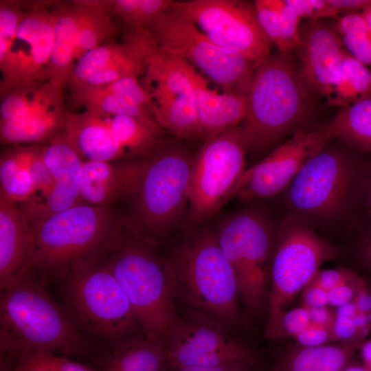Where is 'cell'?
I'll return each instance as SVG.
<instances>
[{"label": "cell", "mask_w": 371, "mask_h": 371, "mask_svg": "<svg viewBox=\"0 0 371 371\" xmlns=\"http://www.w3.org/2000/svg\"><path fill=\"white\" fill-rule=\"evenodd\" d=\"M46 276L29 271L1 290V361L33 352H89L86 338L49 295Z\"/></svg>", "instance_id": "cell-1"}, {"label": "cell", "mask_w": 371, "mask_h": 371, "mask_svg": "<svg viewBox=\"0 0 371 371\" xmlns=\"http://www.w3.org/2000/svg\"><path fill=\"white\" fill-rule=\"evenodd\" d=\"M194 155L179 142L146 157L124 230L154 247L183 227Z\"/></svg>", "instance_id": "cell-2"}, {"label": "cell", "mask_w": 371, "mask_h": 371, "mask_svg": "<svg viewBox=\"0 0 371 371\" xmlns=\"http://www.w3.org/2000/svg\"><path fill=\"white\" fill-rule=\"evenodd\" d=\"M126 295L148 337L166 342L180 317L166 261L122 228L99 255Z\"/></svg>", "instance_id": "cell-3"}, {"label": "cell", "mask_w": 371, "mask_h": 371, "mask_svg": "<svg viewBox=\"0 0 371 371\" xmlns=\"http://www.w3.org/2000/svg\"><path fill=\"white\" fill-rule=\"evenodd\" d=\"M166 262L175 297L223 326L238 324L236 280L216 232L191 233Z\"/></svg>", "instance_id": "cell-4"}, {"label": "cell", "mask_w": 371, "mask_h": 371, "mask_svg": "<svg viewBox=\"0 0 371 371\" xmlns=\"http://www.w3.org/2000/svg\"><path fill=\"white\" fill-rule=\"evenodd\" d=\"M309 94L300 81L293 52L271 54L255 69L239 126L248 150L266 148L302 120Z\"/></svg>", "instance_id": "cell-5"}, {"label": "cell", "mask_w": 371, "mask_h": 371, "mask_svg": "<svg viewBox=\"0 0 371 371\" xmlns=\"http://www.w3.org/2000/svg\"><path fill=\"white\" fill-rule=\"evenodd\" d=\"M30 223L32 247L25 273L47 276L67 274L77 264L96 258L122 227L110 205L86 203Z\"/></svg>", "instance_id": "cell-6"}, {"label": "cell", "mask_w": 371, "mask_h": 371, "mask_svg": "<svg viewBox=\"0 0 371 371\" xmlns=\"http://www.w3.org/2000/svg\"><path fill=\"white\" fill-rule=\"evenodd\" d=\"M65 297L79 331L109 346L135 336L140 327L126 295L99 256L70 269Z\"/></svg>", "instance_id": "cell-7"}, {"label": "cell", "mask_w": 371, "mask_h": 371, "mask_svg": "<svg viewBox=\"0 0 371 371\" xmlns=\"http://www.w3.org/2000/svg\"><path fill=\"white\" fill-rule=\"evenodd\" d=\"M361 167L346 150L328 144L305 164L284 191L286 216L313 228L346 216Z\"/></svg>", "instance_id": "cell-8"}, {"label": "cell", "mask_w": 371, "mask_h": 371, "mask_svg": "<svg viewBox=\"0 0 371 371\" xmlns=\"http://www.w3.org/2000/svg\"><path fill=\"white\" fill-rule=\"evenodd\" d=\"M146 30L164 52L199 69L223 91L247 97L256 63L216 44L192 21L170 8Z\"/></svg>", "instance_id": "cell-9"}, {"label": "cell", "mask_w": 371, "mask_h": 371, "mask_svg": "<svg viewBox=\"0 0 371 371\" xmlns=\"http://www.w3.org/2000/svg\"><path fill=\"white\" fill-rule=\"evenodd\" d=\"M278 230L256 209L227 218L216 232L219 246L230 263L244 307L255 314L263 307Z\"/></svg>", "instance_id": "cell-10"}, {"label": "cell", "mask_w": 371, "mask_h": 371, "mask_svg": "<svg viewBox=\"0 0 371 371\" xmlns=\"http://www.w3.org/2000/svg\"><path fill=\"white\" fill-rule=\"evenodd\" d=\"M339 249L304 222L286 216L280 224L269 267V314L265 335L274 327L284 307L313 279Z\"/></svg>", "instance_id": "cell-11"}, {"label": "cell", "mask_w": 371, "mask_h": 371, "mask_svg": "<svg viewBox=\"0 0 371 371\" xmlns=\"http://www.w3.org/2000/svg\"><path fill=\"white\" fill-rule=\"evenodd\" d=\"M247 151L239 126L204 142L194 156L183 228H196L231 199Z\"/></svg>", "instance_id": "cell-12"}, {"label": "cell", "mask_w": 371, "mask_h": 371, "mask_svg": "<svg viewBox=\"0 0 371 371\" xmlns=\"http://www.w3.org/2000/svg\"><path fill=\"white\" fill-rule=\"evenodd\" d=\"M170 10L192 21L216 44L256 64L271 54L272 43L259 24L254 3L239 0L173 1Z\"/></svg>", "instance_id": "cell-13"}, {"label": "cell", "mask_w": 371, "mask_h": 371, "mask_svg": "<svg viewBox=\"0 0 371 371\" xmlns=\"http://www.w3.org/2000/svg\"><path fill=\"white\" fill-rule=\"evenodd\" d=\"M55 9L56 1H25L10 52L0 63L1 94L49 80Z\"/></svg>", "instance_id": "cell-14"}, {"label": "cell", "mask_w": 371, "mask_h": 371, "mask_svg": "<svg viewBox=\"0 0 371 371\" xmlns=\"http://www.w3.org/2000/svg\"><path fill=\"white\" fill-rule=\"evenodd\" d=\"M333 139L326 124L295 131L264 159L244 170L231 198L251 201L284 192L305 164Z\"/></svg>", "instance_id": "cell-15"}, {"label": "cell", "mask_w": 371, "mask_h": 371, "mask_svg": "<svg viewBox=\"0 0 371 371\" xmlns=\"http://www.w3.org/2000/svg\"><path fill=\"white\" fill-rule=\"evenodd\" d=\"M166 345L168 368L214 366L233 361L257 365L252 351L229 336L222 324L194 311L179 318Z\"/></svg>", "instance_id": "cell-16"}, {"label": "cell", "mask_w": 371, "mask_h": 371, "mask_svg": "<svg viewBox=\"0 0 371 371\" xmlns=\"http://www.w3.org/2000/svg\"><path fill=\"white\" fill-rule=\"evenodd\" d=\"M293 53L297 75L306 92L326 100L346 53L335 23L305 20L300 25V43Z\"/></svg>", "instance_id": "cell-17"}, {"label": "cell", "mask_w": 371, "mask_h": 371, "mask_svg": "<svg viewBox=\"0 0 371 371\" xmlns=\"http://www.w3.org/2000/svg\"><path fill=\"white\" fill-rule=\"evenodd\" d=\"M43 158L53 188L41 203L22 210L30 223L83 203L80 196L82 159L59 134L42 144Z\"/></svg>", "instance_id": "cell-18"}, {"label": "cell", "mask_w": 371, "mask_h": 371, "mask_svg": "<svg viewBox=\"0 0 371 371\" xmlns=\"http://www.w3.org/2000/svg\"><path fill=\"white\" fill-rule=\"evenodd\" d=\"M174 58L190 82L202 139L205 142L238 127L246 116L247 97L225 91L219 93L210 87L207 80L191 64Z\"/></svg>", "instance_id": "cell-19"}, {"label": "cell", "mask_w": 371, "mask_h": 371, "mask_svg": "<svg viewBox=\"0 0 371 371\" xmlns=\"http://www.w3.org/2000/svg\"><path fill=\"white\" fill-rule=\"evenodd\" d=\"M146 158L114 163L82 160L80 196L83 203L110 205L131 199L136 191Z\"/></svg>", "instance_id": "cell-20"}, {"label": "cell", "mask_w": 371, "mask_h": 371, "mask_svg": "<svg viewBox=\"0 0 371 371\" xmlns=\"http://www.w3.org/2000/svg\"><path fill=\"white\" fill-rule=\"evenodd\" d=\"M59 134L83 161H115L129 157L113 133L107 117L87 111H67Z\"/></svg>", "instance_id": "cell-21"}, {"label": "cell", "mask_w": 371, "mask_h": 371, "mask_svg": "<svg viewBox=\"0 0 371 371\" xmlns=\"http://www.w3.org/2000/svg\"><path fill=\"white\" fill-rule=\"evenodd\" d=\"M32 247L29 221L16 202L0 193V286L25 274Z\"/></svg>", "instance_id": "cell-22"}, {"label": "cell", "mask_w": 371, "mask_h": 371, "mask_svg": "<svg viewBox=\"0 0 371 371\" xmlns=\"http://www.w3.org/2000/svg\"><path fill=\"white\" fill-rule=\"evenodd\" d=\"M83 13L81 0L56 1L48 80L65 86L75 64L76 45Z\"/></svg>", "instance_id": "cell-23"}, {"label": "cell", "mask_w": 371, "mask_h": 371, "mask_svg": "<svg viewBox=\"0 0 371 371\" xmlns=\"http://www.w3.org/2000/svg\"><path fill=\"white\" fill-rule=\"evenodd\" d=\"M100 364L102 371H166V345L135 335L111 346Z\"/></svg>", "instance_id": "cell-24"}, {"label": "cell", "mask_w": 371, "mask_h": 371, "mask_svg": "<svg viewBox=\"0 0 371 371\" xmlns=\"http://www.w3.org/2000/svg\"><path fill=\"white\" fill-rule=\"evenodd\" d=\"M67 112L63 98L21 120L0 122L1 144L18 146L47 143L61 130Z\"/></svg>", "instance_id": "cell-25"}, {"label": "cell", "mask_w": 371, "mask_h": 371, "mask_svg": "<svg viewBox=\"0 0 371 371\" xmlns=\"http://www.w3.org/2000/svg\"><path fill=\"white\" fill-rule=\"evenodd\" d=\"M356 344L294 346L284 352L276 371H343L349 365Z\"/></svg>", "instance_id": "cell-26"}, {"label": "cell", "mask_w": 371, "mask_h": 371, "mask_svg": "<svg viewBox=\"0 0 371 371\" xmlns=\"http://www.w3.org/2000/svg\"><path fill=\"white\" fill-rule=\"evenodd\" d=\"M254 5L259 24L282 53L291 52L300 43L301 19L285 0H256Z\"/></svg>", "instance_id": "cell-27"}, {"label": "cell", "mask_w": 371, "mask_h": 371, "mask_svg": "<svg viewBox=\"0 0 371 371\" xmlns=\"http://www.w3.org/2000/svg\"><path fill=\"white\" fill-rule=\"evenodd\" d=\"M111 129L129 157H148L165 142L164 129L152 117H107Z\"/></svg>", "instance_id": "cell-28"}, {"label": "cell", "mask_w": 371, "mask_h": 371, "mask_svg": "<svg viewBox=\"0 0 371 371\" xmlns=\"http://www.w3.org/2000/svg\"><path fill=\"white\" fill-rule=\"evenodd\" d=\"M63 87L46 80L1 94L0 122L16 121L46 109L63 98Z\"/></svg>", "instance_id": "cell-29"}, {"label": "cell", "mask_w": 371, "mask_h": 371, "mask_svg": "<svg viewBox=\"0 0 371 371\" xmlns=\"http://www.w3.org/2000/svg\"><path fill=\"white\" fill-rule=\"evenodd\" d=\"M326 126L334 139L371 153V92L341 108Z\"/></svg>", "instance_id": "cell-30"}, {"label": "cell", "mask_w": 371, "mask_h": 371, "mask_svg": "<svg viewBox=\"0 0 371 371\" xmlns=\"http://www.w3.org/2000/svg\"><path fill=\"white\" fill-rule=\"evenodd\" d=\"M371 92V70L347 51L331 83L326 102L345 107Z\"/></svg>", "instance_id": "cell-31"}, {"label": "cell", "mask_w": 371, "mask_h": 371, "mask_svg": "<svg viewBox=\"0 0 371 371\" xmlns=\"http://www.w3.org/2000/svg\"><path fill=\"white\" fill-rule=\"evenodd\" d=\"M70 102L102 117L128 115L154 118L152 111L122 96L95 87H69ZM155 119V118H154Z\"/></svg>", "instance_id": "cell-32"}, {"label": "cell", "mask_w": 371, "mask_h": 371, "mask_svg": "<svg viewBox=\"0 0 371 371\" xmlns=\"http://www.w3.org/2000/svg\"><path fill=\"white\" fill-rule=\"evenodd\" d=\"M0 184V193L19 205L30 203L35 199V188L26 166L24 146H16L1 153Z\"/></svg>", "instance_id": "cell-33"}, {"label": "cell", "mask_w": 371, "mask_h": 371, "mask_svg": "<svg viewBox=\"0 0 371 371\" xmlns=\"http://www.w3.org/2000/svg\"><path fill=\"white\" fill-rule=\"evenodd\" d=\"M83 13L78 34L75 63L86 52L113 41L119 29L110 12L98 5L95 0H81Z\"/></svg>", "instance_id": "cell-34"}, {"label": "cell", "mask_w": 371, "mask_h": 371, "mask_svg": "<svg viewBox=\"0 0 371 371\" xmlns=\"http://www.w3.org/2000/svg\"><path fill=\"white\" fill-rule=\"evenodd\" d=\"M95 3L122 19L130 29H146L170 10L171 0H95Z\"/></svg>", "instance_id": "cell-35"}, {"label": "cell", "mask_w": 371, "mask_h": 371, "mask_svg": "<svg viewBox=\"0 0 371 371\" xmlns=\"http://www.w3.org/2000/svg\"><path fill=\"white\" fill-rule=\"evenodd\" d=\"M132 55L125 43L111 41L84 54L74 64L67 85L82 83L89 76Z\"/></svg>", "instance_id": "cell-36"}, {"label": "cell", "mask_w": 371, "mask_h": 371, "mask_svg": "<svg viewBox=\"0 0 371 371\" xmlns=\"http://www.w3.org/2000/svg\"><path fill=\"white\" fill-rule=\"evenodd\" d=\"M335 23L346 51L371 70V27L361 12L339 16Z\"/></svg>", "instance_id": "cell-37"}, {"label": "cell", "mask_w": 371, "mask_h": 371, "mask_svg": "<svg viewBox=\"0 0 371 371\" xmlns=\"http://www.w3.org/2000/svg\"><path fill=\"white\" fill-rule=\"evenodd\" d=\"M25 160L27 170L35 188V199L30 203L19 205L21 210L43 203L53 188V179L42 153V144L24 146Z\"/></svg>", "instance_id": "cell-38"}, {"label": "cell", "mask_w": 371, "mask_h": 371, "mask_svg": "<svg viewBox=\"0 0 371 371\" xmlns=\"http://www.w3.org/2000/svg\"><path fill=\"white\" fill-rule=\"evenodd\" d=\"M131 53L132 55L128 58L98 71L82 83L73 86L102 87L126 76L138 77L143 75L145 71L144 62L132 52Z\"/></svg>", "instance_id": "cell-39"}, {"label": "cell", "mask_w": 371, "mask_h": 371, "mask_svg": "<svg viewBox=\"0 0 371 371\" xmlns=\"http://www.w3.org/2000/svg\"><path fill=\"white\" fill-rule=\"evenodd\" d=\"M25 1H0V63L7 57L23 15Z\"/></svg>", "instance_id": "cell-40"}, {"label": "cell", "mask_w": 371, "mask_h": 371, "mask_svg": "<svg viewBox=\"0 0 371 371\" xmlns=\"http://www.w3.org/2000/svg\"><path fill=\"white\" fill-rule=\"evenodd\" d=\"M311 324L308 310L300 307L284 311L272 330L265 335L267 339H276L295 337Z\"/></svg>", "instance_id": "cell-41"}, {"label": "cell", "mask_w": 371, "mask_h": 371, "mask_svg": "<svg viewBox=\"0 0 371 371\" xmlns=\"http://www.w3.org/2000/svg\"><path fill=\"white\" fill-rule=\"evenodd\" d=\"M95 88L122 96L151 110L152 98L136 76H126L110 85Z\"/></svg>", "instance_id": "cell-42"}, {"label": "cell", "mask_w": 371, "mask_h": 371, "mask_svg": "<svg viewBox=\"0 0 371 371\" xmlns=\"http://www.w3.org/2000/svg\"><path fill=\"white\" fill-rule=\"evenodd\" d=\"M48 352H33L1 361V371H53Z\"/></svg>", "instance_id": "cell-43"}, {"label": "cell", "mask_w": 371, "mask_h": 371, "mask_svg": "<svg viewBox=\"0 0 371 371\" xmlns=\"http://www.w3.org/2000/svg\"><path fill=\"white\" fill-rule=\"evenodd\" d=\"M354 207L371 225V161L361 167L350 212Z\"/></svg>", "instance_id": "cell-44"}, {"label": "cell", "mask_w": 371, "mask_h": 371, "mask_svg": "<svg viewBox=\"0 0 371 371\" xmlns=\"http://www.w3.org/2000/svg\"><path fill=\"white\" fill-rule=\"evenodd\" d=\"M356 278L357 276L355 273L348 269H324L319 270L310 283L328 291L336 286L351 282Z\"/></svg>", "instance_id": "cell-45"}, {"label": "cell", "mask_w": 371, "mask_h": 371, "mask_svg": "<svg viewBox=\"0 0 371 371\" xmlns=\"http://www.w3.org/2000/svg\"><path fill=\"white\" fill-rule=\"evenodd\" d=\"M298 346L316 347L324 345L332 339L331 330L326 326L311 323L309 326L295 337Z\"/></svg>", "instance_id": "cell-46"}, {"label": "cell", "mask_w": 371, "mask_h": 371, "mask_svg": "<svg viewBox=\"0 0 371 371\" xmlns=\"http://www.w3.org/2000/svg\"><path fill=\"white\" fill-rule=\"evenodd\" d=\"M352 318L335 315L331 327L332 339L343 344L352 343L350 340L355 337L358 330Z\"/></svg>", "instance_id": "cell-47"}, {"label": "cell", "mask_w": 371, "mask_h": 371, "mask_svg": "<svg viewBox=\"0 0 371 371\" xmlns=\"http://www.w3.org/2000/svg\"><path fill=\"white\" fill-rule=\"evenodd\" d=\"M358 280L356 278L351 282L329 290L328 291V304L338 307L350 302L356 293V289L353 286V284L358 282Z\"/></svg>", "instance_id": "cell-48"}, {"label": "cell", "mask_w": 371, "mask_h": 371, "mask_svg": "<svg viewBox=\"0 0 371 371\" xmlns=\"http://www.w3.org/2000/svg\"><path fill=\"white\" fill-rule=\"evenodd\" d=\"M166 371H257V365L245 361H233L206 367L168 368Z\"/></svg>", "instance_id": "cell-49"}, {"label": "cell", "mask_w": 371, "mask_h": 371, "mask_svg": "<svg viewBox=\"0 0 371 371\" xmlns=\"http://www.w3.org/2000/svg\"><path fill=\"white\" fill-rule=\"evenodd\" d=\"M302 300L304 307L307 308L324 307L328 304V291L310 283L304 288Z\"/></svg>", "instance_id": "cell-50"}, {"label": "cell", "mask_w": 371, "mask_h": 371, "mask_svg": "<svg viewBox=\"0 0 371 371\" xmlns=\"http://www.w3.org/2000/svg\"><path fill=\"white\" fill-rule=\"evenodd\" d=\"M49 361L53 371H102L76 361L69 357L50 353Z\"/></svg>", "instance_id": "cell-51"}, {"label": "cell", "mask_w": 371, "mask_h": 371, "mask_svg": "<svg viewBox=\"0 0 371 371\" xmlns=\"http://www.w3.org/2000/svg\"><path fill=\"white\" fill-rule=\"evenodd\" d=\"M311 323L326 326L331 330L334 317L326 306L308 308Z\"/></svg>", "instance_id": "cell-52"}, {"label": "cell", "mask_w": 371, "mask_h": 371, "mask_svg": "<svg viewBox=\"0 0 371 371\" xmlns=\"http://www.w3.org/2000/svg\"><path fill=\"white\" fill-rule=\"evenodd\" d=\"M330 4L335 8L339 13L358 12L363 10L371 3V0H328Z\"/></svg>", "instance_id": "cell-53"}, {"label": "cell", "mask_w": 371, "mask_h": 371, "mask_svg": "<svg viewBox=\"0 0 371 371\" xmlns=\"http://www.w3.org/2000/svg\"><path fill=\"white\" fill-rule=\"evenodd\" d=\"M285 1L301 20H315L314 10L310 0Z\"/></svg>", "instance_id": "cell-54"}, {"label": "cell", "mask_w": 371, "mask_h": 371, "mask_svg": "<svg viewBox=\"0 0 371 371\" xmlns=\"http://www.w3.org/2000/svg\"><path fill=\"white\" fill-rule=\"evenodd\" d=\"M358 255L361 262L371 270V225L360 241Z\"/></svg>", "instance_id": "cell-55"}, {"label": "cell", "mask_w": 371, "mask_h": 371, "mask_svg": "<svg viewBox=\"0 0 371 371\" xmlns=\"http://www.w3.org/2000/svg\"><path fill=\"white\" fill-rule=\"evenodd\" d=\"M355 303L359 312L368 313L371 310V295L361 291L356 297Z\"/></svg>", "instance_id": "cell-56"}, {"label": "cell", "mask_w": 371, "mask_h": 371, "mask_svg": "<svg viewBox=\"0 0 371 371\" xmlns=\"http://www.w3.org/2000/svg\"><path fill=\"white\" fill-rule=\"evenodd\" d=\"M358 312L357 306L354 302H349L340 306L337 309L336 315L353 317Z\"/></svg>", "instance_id": "cell-57"}, {"label": "cell", "mask_w": 371, "mask_h": 371, "mask_svg": "<svg viewBox=\"0 0 371 371\" xmlns=\"http://www.w3.org/2000/svg\"><path fill=\"white\" fill-rule=\"evenodd\" d=\"M370 316L368 313L357 312L353 317V321L357 329L365 328L369 324Z\"/></svg>", "instance_id": "cell-58"}, {"label": "cell", "mask_w": 371, "mask_h": 371, "mask_svg": "<svg viewBox=\"0 0 371 371\" xmlns=\"http://www.w3.org/2000/svg\"><path fill=\"white\" fill-rule=\"evenodd\" d=\"M362 358L366 363V370L371 371V341L364 344L361 348Z\"/></svg>", "instance_id": "cell-59"}, {"label": "cell", "mask_w": 371, "mask_h": 371, "mask_svg": "<svg viewBox=\"0 0 371 371\" xmlns=\"http://www.w3.org/2000/svg\"><path fill=\"white\" fill-rule=\"evenodd\" d=\"M361 14L371 27V3L362 10Z\"/></svg>", "instance_id": "cell-60"}, {"label": "cell", "mask_w": 371, "mask_h": 371, "mask_svg": "<svg viewBox=\"0 0 371 371\" xmlns=\"http://www.w3.org/2000/svg\"><path fill=\"white\" fill-rule=\"evenodd\" d=\"M343 371H368V370L360 366L349 364L346 367V368Z\"/></svg>", "instance_id": "cell-61"}]
</instances>
